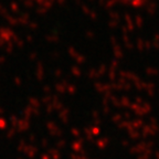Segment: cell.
<instances>
[{"mask_svg": "<svg viewBox=\"0 0 159 159\" xmlns=\"http://www.w3.org/2000/svg\"><path fill=\"white\" fill-rule=\"evenodd\" d=\"M146 1L147 0H125V2L129 3V5L133 6V7H140V6L144 5Z\"/></svg>", "mask_w": 159, "mask_h": 159, "instance_id": "cell-1", "label": "cell"}]
</instances>
